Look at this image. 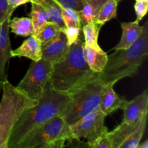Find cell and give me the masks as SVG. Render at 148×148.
Listing matches in <instances>:
<instances>
[{"label":"cell","instance_id":"cell-1","mask_svg":"<svg viewBox=\"0 0 148 148\" xmlns=\"http://www.w3.org/2000/svg\"><path fill=\"white\" fill-rule=\"evenodd\" d=\"M69 101V93L56 90L52 87L50 81H48L37 104L26 110L13 128L8 148H15L30 132L55 116L62 115Z\"/></svg>","mask_w":148,"mask_h":148},{"label":"cell","instance_id":"cell-2","mask_svg":"<svg viewBox=\"0 0 148 148\" xmlns=\"http://www.w3.org/2000/svg\"><path fill=\"white\" fill-rule=\"evenodd\" d=\"M148 56V22L143 26L140 37L126 49H118L108 55L103 70L98 77L104 85H114L118 81L137 73Z\"/></svg>","mask_w":148,"mask_h":148},{"label":"cell","instance_id":"cell-3","mask_svg":"<svg viewBox=\"0 0 148 148\" xmlns=\"http://www.w3.org/2000/svg\"><path fill=\"white\" fill-rule=\"evenodd\" d=\"M83 44L82 40L78 38L70 46L66 57L53 64L49 81L55 90L69 93L97 77L98 73L91 70L84 58Z\"/></svg>","mask_w":148,"mask_h":148},{"label":"cell","instance_id":"cell-4","mask_svg":"<svg viewBox=\"0 0 148 148\" xmlns=\"http://www.w3.org/2000/svg\"><path fill=\"white\" fill-rule=\"evenodd\" d=\"M2 96L0 101V148H8L13 128L22 114L38 101L27 97L7 79L2 84Z\"/></svg>","mask_w":148,"mask_h":148},{"label":"cell","instance_id":"cell-5","mask_svg":"<svg viewBox=\"0 0 148 148\" xmlns=\"http://www.w3.org/2000/svg\"><path fill=\"white\" fill-rule=\"evenodd\" d=\"M72 140L70 125L57 115L28 133L15 148H62Z\"/></svg>","mask_w":148,"mask_h":148},{"label":"cell","instance_id":"cell-6","mask_svg":"<svg viewBox=\"0 0 148 148\" xmlns=\"http://www.w3.org/2000/svg\"><path fill=\"white\" fill-rule=\"evenodd\" d=\"M103 87L104 84L97 75L71 91L69 93L70 101L62 115L64 119L72 125L98 109Z\"/></svg>","mask_w":148,"mask_h":148},{"label":"cell","instance_id":"cell-7","mask_svg":"<svg viewBox=\"0 0 148 148\" xmlns=\"http://www.w3.org/2000/svg\"><path fill=\"white\" fill-rule=\"evenodd\" d=\"M53 64L45 59L32 62L25 75L18 85L17 89L27 97L38 101L42 97L45 86L50 79Z\"/></svg>","mask_w":148,"mask_h":148},{"label":"cell","instance_id":"cell-8","mask_svg":"<svg viewBox=\"0 0 148 148\" xmlns=\"http://www.w3.org/2000/svg\"><path fill=\"white\" fill-rule=\"evenodd\" d=\"M106 116L99 108L88 114L75 124L70 125L73 140H87V145L108 131L105 126Z\"/></svg>","mask_w":148,"mask_h":148},{"label":"cell","instance_id":"cell-9","mask_svg":"<svg viewBox=\"0 0 148 148\" xmlns=\"http://www.w3.org/2000/svg\"><path fill=\"white\" fill-rule=\"evenodd\" d=\"M66 36L62 31L54 39L41 45V59L53 64L62 62L69 51Z\"/></svg>","mask_w":148,"mask_h":148},{"label":"cell","instance_id":"cell-10","mask_svg":"<svg viewBox=\"0 0 148 148\" xmlns=\"http://www.w3.org/2000/svg\"><path fill=\"white\" fill-rule=\"evenodd\" d=\"M123 110V121L127 123H134L140 121L145 114H148L147 90H145L131 101H127Z\"/></svg>","mask_w":148,"mask_h":148},{"label":"cell","instance_id":"cell-11","mask_svg":"<svg viewBox=\"0 0 148 148\" xmlns=\"http://www.w3.org/2000/svg\"><path fill=\"white\" fill-rule=\"evenodd\" d=\"M10 17H7L0 22V84H3L7 79L5 68L7 62L12 58V48L9 36Z\"/></svg>","mask_w":148,"mask_h":148},{"label":"cell","instance_id":"cell-12","mask_svg":"<svg viewBox=\"0 0 148 148\" xmlns=\"http://www.w3.org/2000/svg\"><path fill=\"white\" fill-rule=\"evenodd\" d=\"M127 101L124 98L119 97L114 91V85H104L101 93L99 108L106 116H108L116 110L123 109Z\"/></svg>","mask_w":148,"mask_h":148},{"label":"cell","instance_id":"cell-13","mask_svg":"<svg viewBox=\"0 0 148 148\" xmlns=\"http://www.w3.org/2000/svg\"><path fill=\"white\" fill-rule=\"evenodd\" d=\"M11 56L12 57H25L33 62H38L42 57L41 43L36 35H30L17 49H12Z\"/></svg>","mask_w":148,"mask_h":148},{"label":"cell","instance_id":"cell-14","mask_svg":"<svg viewBox=\"0 0 148 148\" xmlns=\"http://www.w3.org/2000/svg\"><path fill=\"white\" fill-rule=\"evenodd\" d=\"M122 36L116 46L113 50L126 49L133 45L138 39L143 30V26H140L137 22H128L121 23Z\"/></svg>","mask_w":148,"mask_h":148},{"label":"cell","instance_id":"cell-15","mask_svg":"<svg viewBox=\"0 0 148 148\" xmlns=\"http://www.w3.org/2000/svg\"><path fill=\"white\" fill-rule=\"evenodd\" d=\"M83 55L91 70L98 74L103 70L108 60V54L101 48L95 49L83 44Z\"/></svg>","mask_w":148,"mask_h":148},{"label":"cell","instance_id":"cell-16","mask_svg":"<svg viewBox=\"0 0 148 148\" xmlns=\"http://www.w3.org/2000/svg\"><path fill=\"white\" fill-rule=\"evenodd\" d=\"M142 119L137 122L134 123H127L122 121L121 124H119L112 131L107 132V136L111 142L112 148H119L123 142L128 138L130 134L137 128Z\"/></svg>","mask_w":148,"mask_h":148},{"label":"cell","instance_id":"cell-17","mask_svg":"<svg viewBox=\"0 0 148 148\" xmlns=\"http://www.w3.org/2000/svg\"><path fill=\"white\" fill-rule=\"evenodd\" d=\"M32 2L40 4L44 9L49 21L56 23L62 30L65 28L62 17V7L55 0H32Z\"/></svg>","mask_w":148,"mask_h":148},{"label":"cell","instance_id":"cell-18","mask_svg":"<svg viewBox=\"0 0 148 148\" xmlns=\"http://www.w3.org/2000/svg\"><path fill=\"white\" fill-rule=\"evenodd\" d=\"M121 0H108L101 7L95 15V22L102 27L106 23L116 17L117 7Z\"/></svg>","mask_w":148,"mask_h":148},{"label":"cell","instance_id":"cell-19","mask_svg":"<svg viewBox=\"0 0 148 148\" xmlns=\"http://www.w3.org/2000/svg\"><path fill=\"white\" fill-rule=\"evenodd\" d=\"M9 27L12 33L17 36L27 37L33 34V26L30 17H14L10 19Z\"/></svg>","mask_w":148,"mask_h":148},{"label":"cell","instance_id":"cell-20","mask_svg":"<svg viewBox=\"0 0 148 148\" xmlns=\"http://www.w3.org/2000/svg\"><path fill=\"white\" fill-rule=\"evenodd\" d=\"M33 26L34 35H37L40 29L49 21V17L44 9L36 2H31V11L30 13Z\"/></svg>","mask_w":148,"mask_h":148},{"label":"cell","instance_id":"cell-21","mask_svg":"<svg viewBox=\"0 0 148 148\" xmlns=\"http://www.w3.org/2000/svg\"><path fill=\"white\" fill-rule=\"evenodd\" d=\"M147 114L143 116L141 121L137 126L134 131L130 135V137L126 139L119 148H137L139 144H140L143 136L145 131L146 124H147Z\"/></svg>","mask_w":148,"mask_h":148},{"label":"cell","instance_id":"cell-22","mask_svg":"<svg viewBox=\"0 0 148 148\" xmlns=\"http://www.w3.org/2000/svg\"><path fill=\"white\" fill-rule=\"evenodd\" d=\"M101 28V27H100L95 21L82 25V31L85 38L84 44L85 46L95 48V49L101 48L98 42V35H99Z\"/></svg>","mask_w":148,"mask_h":148},{"label":"cell","instance_id":"cell-23","mask_svg":"<svg viewBox=\"0 0 148 148\" xmlns=\"http://www.w3.org/2000/svg\"><path fill=\"white\" fill-rule=\"evenodd\" d=\"M61 31L62 29L58 25L53 22L49 21L36 36L42 45L54 39Z\"/></svg>","mask_w":148,"mask_h":148},{"label":"cell","instance_id":"cell-24","mask_svg":"<svg viewBox=\"0 0 148 148\" xmlns=\"http://www.w3.org/2000/svg\"><path fill=\"white\" fill-rule=\"evenodd\" d=\"M62 17L64 23L65 27H82L79 12L68 8L62 7Z\"/></svg>","mask_w":148,"mask_h":148},{"label":"cell","instance_id":"cell-25","mask_svg":"<svg viewBox=\"0 0 148 148\" xmlns=\"http://www.w3.org/2000/svg\"><path fill=\"white\" fill-rule=\"evenodd\" d=\"M79 19H80L81 25L88 24L95 21V12L93 8L88 4L85 3L82 10L79 11Z\"/></svg>","mask_w":148,"mask_h":148},{"label":"cell","instance_id":"cell-26","mask_svg":"<svg viewBox=\"0 0 148 148\" xmlns=\"http://www.w3.org/2000/svg\"><path fill=\"white\" fill-rule=\"evenodd\" d=\"M81 30H82V27H75V26L65 27L64 29L62 30V31L66 36L68 45L69 46L73 44L75 42H76L77 39L79 38Z\"/></svg>","mask_w":148,"mask_h":148},{"label":"cell","instance_id":"cell-27","mask_svg":"<svg viewBox=\"0 0 148 148\" xmlns=\"http://www.w3.org/2000/svg\"><path fill=\"white\" fill-rule=\"evenodd\" d=\"M108 131L104 132L100 137L95 139L92 143L88 144V147L92 148H112L111 142H110L109 139L107 136V132Z\"/></svg>","mask_w":148,"mask_h":148},{"label":"cell","instance_id":"cell-28","mask_svg":"<svg viewBox=\"0 0 148 148\" xmlns=\"http://www.w3.org/2000/svg\"><path fill=\"white\" fill-rule=\"evenodd\" d=\"M55 1L62 7L71 9L77 12L82 10L85 4L82 0H55Z\"/></svg>","mask_w":148,"mask_h":148},{"label":"cell","instance_id":"cell-29","mask_svg":"<svg viewBox=\"0 0 148 148\" xmlns=\"http://www.w3.org/2000/svg\"><path fill=\"white\" fill-rule=\"evenodd\" d=\"M134 7L135 14L137 15V19L135 21L140 23L147 12L148 1H136Z\"/></svg>","mask_w":148,"mask_h":148},{"label":"cell","instance_id":"cell-30","mask_svg":"<svg viewBox=\"0 0 148 148\" xmlns=\"http://www.w3.org/2000/svg\"><path fill=\"white\" fill-rule=\"evenodd\" d=\"M13 12L10 9L8 0H0V22L11 17Z\"/></svg>","mask_w":148,"mask_h":148},{"label":"cell","instance_id":"cell-31","mask_svg":"<svg viewBox=\"0 0 148 148\" xmlns=\"http://www.w3.org/2000/svg\"><path fill=\"white\" fill-rule=\"evenodd\" d=\"M82 1H84V3L88 4L93 8L94 11L95 12V15H96L98 10L101 9V7L103 5V4H105L108 0H82Z\"/></svg>","mask_w":148,"mask_h":148},{"label":"cell","instance_id":"cell-32","mask_svg":"<svg viewBox=\"0 0 148 148\" xmlns=\"http://www.w3.org/2000/svg\"><path fill=\"white\" fill-rule=\"evenodd\" d=\"M31 2L32 0H8V3L10 9L13 10V11H14V10H16V8L18 7L19 6Z\"/></svg>","mask_w":148,"mask_h":148},{"label":"cell","instance_id":"cell-33","mask_svg":"<svg viewBox=\"0 0 148 148\" xmlns=\"http://www.w3.org/2000/svg\"><path fill=\"white\" fill-rule=\"evenodd\" d=\"M137 148H148V142L147 140H146L145 142L143 144L140 145L139 144L138 147H137Z\"/></svg>","mask_w":148,"mask_h":148},{"label":"cell","instance_id":"cell-34","mask_svg":"<svg viewBox=\"0 0 148 148\" xmlns=\"http://www.w3.org/2000/svg\"><path fill=\"white\" fill-rule=\"evenodd\" d=\"M136 1H148V0H136Z\"/></svg>","mask_w":148,"mask_h":148},{"label":"cell","instance_id":"cell-35","mask_svg":"<svg viewBox=\"0 0 148 148\" xmlns=\"http://www.w3.org/2000/svg\"><path fill=\"white\" fill-rule=\"evenodd\" d=\"M1 88H2V84H0V90H1Z\"/></svg>","mask_w":148,"mask_h":148}]
</instances>
